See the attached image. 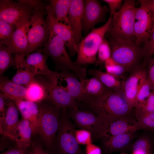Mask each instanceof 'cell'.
Instances as JSON below:
<instances>
[{
  "mask_svg": "<svg viewBox=\"0 0 154 154\" xmlns=\"http://www.w3.org/2000/svg\"><path fill=\"white\" fill-rule=\"evenodd\" d=\"M143 129L136 119L131 116L120 118L106 126L99 135L98 139L106 137L135 132Z\"/></svg>",
  "mask_w": 154,
  "mask_h": 154,
  "instance_id": "obj_17",
  "label": "cell"
},
{
  "mask_svg": "<svg viewBox=\"0 0 154 154\" xmlns=\"http://www.w3.org/2000/svg\"><path fill=\"white\" fill-rule=\"evenodd\" d=\"M120 154H125V153H121Z\"/></svg>",
  "mask_w": 154,
  "mask_h": 154,
  "instance_id": "obj_48",
  "label": "cell"
},
{
  "mask_svg": "<svg viewBox=\"0 0 154 154\" xmlns=\"http://www.w3.org/2000/svg\"><path fill=\"white\" fill-rule=\"evenodd\" d=\"M136 119L143 129L154 131V113H147L135 110Z\"/></svg>",
  "mask_w": 154,
  "mask_h": 154,
  "instance_id": "obj_34",
  "label": "cell"
},
{
  "mask_svg": "<svg viewBox=\"0 0 154 154\" xmlns=\"http://www.w3.org/2000/svg\"><path fill=\"white\" fill-rule=\"evenodd\" d=\"M86 105L101 119L104 129L120 118L131 116L133 109L121 94L110 89L100 96L94 97Z\"/></svg>",
  "mask_w": 154,
  "mask_h": 154,
  "instance_id": "obj_1",
  "label": "cell"
},
{
  "mask_svg": "<svg viewBox=\"0 0 154 154\" xmlns=\"http://www.w3.org/2000/svg\"><path fill=\"white\" fill-rule=\"evenodd\" d=\"M0 1V20L16 26L29 19L34 8L22 0Z\"/></svg>",
  "mask_w": 154,
  "mask_h": 154,
  "instance_id": "obj_10",
  "label": "cell"
},
{
  "mask_svg": "<svg viewBox=\"0 0 154 154\" xmlns=\"http://www.w3.org/2000/svg\"><path fill=\"white\" fill-rule=\"evenodd\" d=\"M5 99L0 95V131L3 127L5 113Z\"/></svg>",
  "mask_w": 154,
  "mask_h": 154,
  "instance_id": "obj_46",
  "label": "cell"
},
{
  "mask_svg": "<svg viewBox=\"0 0 154 154\" xmlns=\"http://www.w3.org/2000/svg\"><path fill=\"white\" fill-rule=\"evenodd\" d=\"M29 154H51L44 147L40 140L33 141Z\"/></svg>",
  "mask_w": 154,
  "mask_h": 154,
  "instance_id": "obj_42",
  "label": "cell"
},
{
  "mask_svg": "<svg viewBox=\"0 0 154 154\" xmlns=\"http://www.w3.org/2000/svg\"><path fill=\"white\" fill-rule=\"evenodd\" d=\"M143 57L146 60L151 58L154 54V29L148 41L142 48Z\"/></svg>",
  "mask_w": 154,
  "mask_h": 154,
  "instance_id": "obj_39",
  "label": "cell"
},
{
  "mask_svg": "<svg viewBox=\"0 0 154 154\" xmlns=\"http://www.w3.org/2000/svg\"><path fill=\"white\" fill-rule=\"evenodd\" d=\"M71 2V0H50L49 4L46 8L57 21L71 26L68 18Z\"/></svg>",
  "mask_w": 154,
  "mask_h": 154,
  "instance_id": "obj_26",
  "label": "cell"
},
{
  "mask_svg": "<svg viewBox=\"0 0 154 154\" xmlns=\"http://www.w3.org/2000/svg\"><path fill=\"white\" fill-rule=\"evenodd\" d=\"M16 28L15 25L0 20V43L10 40Z\"/></svg>",
  "mask_w": 154,
  "mask_h": 154,
  "instance_id": "obj_37",
  "label": "cell"
},
{
  "mask_svg": "<svg viewBox=\"0 0 154 154\" xmlns=\"http://www.w3.org/2000/svg\"><path fill=\"white\" fill-rule=\"evenodd\" d=\"M111 57L117 63L127 68L130 74L141 65L143 57L142 48L132 40L110 38Z\"/></svg>",
  "mask_w": 154,
  "mask_h": 154,
  "instance_id": "obj_7",
  "label": "cell"
},
{
  "mask_svg": "<svg viewBox=\"0 0 154 154\" xmlns=\"http://www.w3.org/2000/svg\"><path fill=\"white\" fill-rule=\"evenodd\" d=\"M146 61L125 78L123 82V97L128 103L135 109L137 94L141 83L146 77Z\"/></svg>",
  "mask_w": 154,
  "mask_h": 154,
  "instance_id": "obj_14",
  "label": "cell"
},
{
  "mask_svg": "<svg viewBox=\"0 0 154 154\" xmlns=\"http://www.w3.org/2000/svg\"><path fill=\"white\" fill-rule=\"evenodd\" d=\"M26 56L25 62L35 77L38 75H42L50 83H56L58 72L52 71L48 68L46 62L47 55L37 52L29 54Z\"/></svg>",
  "mask_w": 154,
  "mask_h": 154,
  "instance_id": "obj_16",
  "label": "cell"
},
{
  "mask_svg": "<svg viewBox=\"0 0 154 154\" xmlns=\"http://www.w3.org/2000/svg\"><path fill=\"white\" fill-rule=\"evenodd\" d=\"M147 60V69L146 70V77L149 82L152 91H154V57Z\"/></svg>",
  "mask_w": 154,
  "mask_h": 154,
  "instance_id": "obj_40",
  "label": "cell"
},
{
  "mask_svg": "<svg viewBox=\"0 0 154 154\" xmlns=\"http://www.w3.org/2000/svg\"><path fill=\"white\" fill-rule=\"evenodd\" d=\"M150 84L146 77L141 83L136 97L135 110H140L145 102L150 92Z\"/></svg>",
  "mask_w": 154,
  "mask_h": 154,
  "instance_id": "obj_31",
  "label": "cell"
},
{
  "mask_svg": "<svg viewBox=\"0 0 154 154\" xmlns=\"http://www.w3.org/2000/svg\"><path fill=\"white\" fill-rule=\"evenodd\" d=\"M88 74L99 79L108 88L120 93L123 92V82L121 79L106 72L95 69H90Z\"/></svg>",
  "mask_w": 154,
  "mask_h": 154,
  "instance_id": "obj_28",
  "label": "cell"
},
{
  "mask_svg": "<svg viewBox=\"0 0 154 154\" xmlns=\"http://www.w3.org/2000/svg\"><path fill=\"white\" fill-rule=\"evenodd\" d=\"M0 95L5 99L15 102L25 99L27 88L9 80L5 77H0Z\"/></svg>",
  "mask_w": 154,
  "mask_h": 154,
  "instance_id": "obj_24",
  "label": "cell"
},
{
  "mask_svg": "<svg viewBox=\"0 0 154 154\" xmlns=\"http://www.w3.org/2000/svg\"><path fill=\"white\" fill-rule=\"evenodd\" d=\"M30 18L16 26L15 31L10 40L0 43V44L6 46L11 53H15V56L23 58L25 57L24 54L28 44L27 28Z\"/></svg>",
  "mask_w": 154,
  "mask_h": 154,
  "instance_id": "obj_19",
  "label": "cell"
},
{
  "mask_svg": "<svg viewBox=\"0 0 154 154\" xmlns=\"http://www.w3.org/2000/svg\"><path fill=\"white\" fill-rule=\"evenodd\" d=\"M33 132L30 123L22 119L20 120L14 136L15 145L23 148H29L32 145Z\"/></svg>",
  "mask_w": 154,
  "mask_h": 154,
  "instance_id": "obj_25",
  "label": "cell"
},
{
  "mask_svg": "<svg viewBox=\"0 0 154 154\" xmlns=\"http://www.w3.org/2000/svg\"><path fill=\"white\" fill-rule=\"evenodd\" d=\"M151 145L149 139L142 137L136 141L133 145L132 154H151Z\"/></svg>",
  "mask_w": 154,
  "mask_h": 154,
  "instance_id": "obj_36",
  "label": "cell"
},
{
  "mask_svg": "<svg viewBox=\"0 0 154 154\" xmlns=\"http://www.w3.org/2000/svg\"><path fill=\"white\" fill-rule=\"evenodd\" d=\"M67 113L80 129L88 130L92 133V139L97 140L104 128L101 119L92 111L79 108L67 109Z\"/></svg>",
  "mask_w": 154,
  "mask_h": 154,
  "instance_id": "obj_11",
  "label": "cell"
},
{
  "mask_svg": "<svg viewBox=\"0 0 154 154\" xmlns=\"http://www.w3.org/2000/svg\"><path fill=\"white\" fill-rule=\"evenodd\" d=\"M136 8L134 1H124L119 10L112 17L108 32L110 38L135 40L134 25Z\"/></svg>",
  "mask_w": 154,
  "mask_h": 154,
  "instance_id": "obj_6",
  "label": "cell"
},
{
  "mask_svg": "<svg viewBox=\"0 0 154 154\" xmlns=\"http://www.w3.org/2000/svg\"><path fill=\"white\" fill-rule=\"evenodd\" d=\"M31 147L23 148L13 146L2 152L1 154H29Z\"/></svg>",
  "mask_w": 154,
  "mask_h": 154,
  "instance_id": "obj_43",
  "label": "cell"
},
{
  "mask_svg": "<svg viewBox=\"0 0 154 154\" xmlns=\"http://www.w3.org/2000/svg\"><path fill=\"white\" fill-rule=\"evenodd\" d=\"M98 58L96 65L104 64V62L111 57V49L110 43L106 39L104 38L98 50Z\"/></svg>",
  "mask_w": 154,
  "mask_h": 154,
  "instance_id": "obj_35",
  "label": "cell"
},
{
  "mask_svg": "<svg viewBox=\"0 0 154 154\" xmlns=\"http://www.w3.org/2000/svg\"><path fill=\"white\" fill-rule=\"evenodd\" d=\"M75 135L77 141L79 145H86L92 143V134L88 130L81 129H76Z\"/></svg>",
  "mask_w": 154,
  "mask_h": 154,
  "instance_id": "obj_38",
  "label": "cell"
},
{
  "mask_svg": "<svg viewBox=\"0 0 154 154\" xmlns=\"http://www.w3.org/2000/svg\"><path fill=\"white\" fill-rule=\"evenodd\" d=\"M142 112L154 113V91H151L144 104L139 110Z\"/></svg>",
  "mask_w": 154,
  "mask_h": 154,
  "instance_id": "obj_41",
  "label": "cell"
},
{
  "mask_svg": "<svg viewBox=\"0 0 154 154\" xmlns=\"http://www.w3.org/2000/svg\"><path fill=\"white\" fill-rule=\"evenodd\" d=\"M84 1L71 0L68 18L74 35L77 45L82 39V20Z\"/></svg>",
  "mask_w": 154,
  "mask_h": 154,
  "instance_id": "obj_22",
  "label": "cell"
},
{
  "mask_svg": "<svg viewBox=\"0 0 154 154\" xmlns=\"http://www.w3.org/2000/svg\"><path fill=\"white\" fill-rule=\"evenodd\" d=\"M37 79L45 87L47 93V100L62 109H70L79 108L81 103L71 97L60 86L52 83L46 79L41 77Z\"/></svg>",
  "mask_w": 154,
  "mask_h": 154,
  "instance_id": "obj_12",
  "label": "cell"
},
{
  "mask_svg": "<svg viewBox=\"0 0 154 154\" xmlns=\"http://www.w3.org/2000/svg\"><path fill=\"white\" fill-rule=\"evenodd\" d=\"M82 20V31L86 33L104 19L108 9L96 0H84Z\"/></svg>",
  "mask_w": 154,
  "mask_h": 154,
  "instance_id": "obj_13",
  "label": "cell"
},
{
  "mask_svg": "<svg viewBox=\"0 0 154 154\" xmlns=\"http://www.w3.org/2000/svg\"><path fill=\"white\" fill-rule=\"evenodd\" d=\"M25 100L38 104L47 100V95L44 86L37 79L26 87Z\"/></svg>",
  "mask_w": 154,
  "mask_h": 154,
  "instance_id": "obj_29",
  "label": "cell"
},
{
  "mask_svg": "<svg viewBox=\"0 0 154 154\" xmlns=\"http://www.w3.org/2000/svg\"><path fill=\"white\" fill-rule=\"evenodd\" d=\"M14 60L17 71L11 80L26 87L36 79L32 73L24 58H15Z\"/></svg>",
  "mask_w": 154,
  "mask_h": 154,
  "instance_id": "obj_27",
  "label": "cell"
},
{
  "mask_svg": "<svg viewBox=\"0 0 154 154\" xmlns=\"http://www.w3.org/2000/svg\"><path fill=\"white\" fill-rule=\"evenodd\" d=\"M11 53L5 45L0 44V75L2 76L5 71L14 63Z\"/></svg>",
  "mask_w": 154,
  "mask_h": 154,
  "instance_id": "obj_33",
  "label": "cell"
},
{
  "mask_svg": "<svg viewBox=\"0 0 154 154\" xmlns=\"http://www.w3.org/2000/svg\"><path fill=\"white\" fill-rule=\"evenodd\" d=\"M80 81L83 92L94 97L100 96L109 89L95 76L85 78Z\"/></svg>",
  "mask_w": 154,
  "mask_h": 154,
  "instance_id": "obj_30",
  "label": "cell"
},
{
  "mask_svg": "<svg viewBox=\"0 0 154 154\" xmlns=\"http://www.w3.org/2000/svg\"><path fill=\"white\" fill-rule=\"evenodd\" d=\"M38 104L39 108L38 134L44 147L51 153L62 109L47 100Z\"/></svg>",
  "mask_w": 154,
  "mask_h": 154,
  "instance_id": "obj_2",
  "label": "cell"
},
{
  "mask_svg": "<svg viewBox=\"0 0 154 154\" xmlns=\"http://www.w3.org/2000/svg\"><path fill=\"white\" fill-rule=\"evenodd\" d=\"M6 100L5 115L0 133L3 136H7L14 141L16 130L20 121L19 119V110L14 101Z\"/></svg>",
  "mask_w": 154,
  "mask_h": 154,
  "instance_id": "obj_20",
  "label": "cell"
},
{
  "mask_svg": "<svg viewBox=\"0 0 154 154\" xmlns=\"http://www.w3.org/2000/svg\"><path fill=\"white\" fill-rule=\"evenodd\" d=\"M140 6L136 8L134 25L135 42L138 45L145 43L154 29V12L146 0H139Z\"/></svg>",
  "mask_w": 154,
  "mask_h": 154,
  "instance_id": "obj_9",
  "label": "cell"
},
{
  "mask_svg": "<svg viewBox=\"0 0 154 154\" xmlns=\"http://www.w3.org/2000/svg\"><path fill=\"white\" fill-rule=\"evenodd\" d=\"M134 133H129L101 138L103 154H110L126 148L133 139Z\"/></svg>",
  "mask_w": 154,
  "mask_h": 154,
  "instance_id": "obj_23",
  "label": "cell"
},
{
  "mask_svg": "<svg viewBox=\"0 0 154 154\" xmlns=\"http://www.w3.org/2000/svg\"><path fill=\"white\" fill-rule=\"evenodd\" d=\"M46 6L44 5L34 9L27 28L28 44L25 57L39 48L44 47L48 40L49 20L48 16L45 19L44 17L45 13H47Z\"/></svg>",
  "mask_w": 154,
  "mask_h": 154,
  "instance_id": "obj_4",
  "label": "cell"
},
{
  "mask_svg": "<svg viewBox=\"0 0 154 154\" xmlns=\"http://www.w3.org/2000/svg\"><path fill=\"white\" fill-rule=\"evenodd\" d=\"M84 152L85 154H102L101 148L92 143L86 145Z\"/></svg>",
  "mask_w": 154,
  "mask_h": 154,
  "instance_id": "obj_45",
  "label": "cell"
},
{
  "mask_svg": "<svg viewBox=\"0 0 154 154\" xmlns=\"http://www.w3.org/2000/svg\"><path fill=\"white\" fill-rule=\"evenodd\" d=\"M103 1L108 5L111 16H112L116 12V11L117 9L121 8L123 1L121 0H103Z\"/></svg>",
  "mask_w": 154,
  "mask_h": 154,
  "instance_id": "obj_44",
  "label": "cell"
},
{
  "mask_svg": "<svg viewBox=\"0 0 154 154\" xmlns=\"http://www.w3.org/2000/svg\"><path fill=\"white\" fill-rule=\"evenodd\" d=\"M49 25L54 32L63 40L71 56L78 51L77 46L71 26L57 21L50 11L46 8Z\"/></svg>",
  "mask_w": 154,
  "mask_h": 154,
  "instance_id": "obj_18",
  "label": "cell"
},
{
  "mask_svg": "<svg viewBox=\"0 0 154 154\" xmlns=\"http://www.w3.org/2000/svg\"><path fill=\"white\" fill-rule=\"evenodd\" d=\"M112 22L110 17L102 26L94 28L77 45V56L75 64L83 66L96 64L99 47L106 34L108 32Z\"/></svg>",
  "mask_w": 154,
  "mask_h": 154,
  "instance_id": "obj_5",
  "label": "cell"
},
{
  "mask_svg": "<svg viewBox=\"0 0 154 154\" xmlns=\"http://www.w3.org/2000/svg\"><path fill=\"white\" fill-rule=\"evenodd\" d=\"M78 78L73 73L70 72L68 70H64L58 72L57 81L65 82L66 86H58L65 90L78 102L80 103L81 102L86 105L94 97L83 92L80 82Z\"/></svg>",
  "mask_w": 154,
  "mask_h": 154,
  "instance_id": "obj_15",
  "label": "cell"
},
{
  "mask_svg": "<svg viewBox=\"0 0 154 154\" xmlns=\"http://www.w3.org/2000/svg\"><path fill=\"white\" fill-rule=\"evenodd\" d=\"M106 72L119 78L124 79L125 76L128 73H130L126 67L116 62L111 57L104 63Z\"/></svg>",
  "mask_w": 154,
  "mask_h": 154,
  "instance_id": "obj_32",
  "label": "cell"
},
{
  "mask_svg": "<svg viewBox=\"0 0 154 154\" xmlns=\"http://www.w3.org/2000/svg\"><path fill=\"white\" fill-rule=\"evenodd\" d=\"M50 36L47 43L42 48L37 50L38 52L50 56L57 69L62 71L71 70L80 81L86 78V68L77 65L72 61L64 41L54 32L50 26Z\"/></svg>",
  "mask_w": 154,
  "mask_h": 154,
  "instance_id": "obj_3",
  "label": "cell"
},
{
  "mask_svg": "<svg viewBox=\"0 0 154 154\" xmlns=\"http://www.w3.org/2000/svg\"><path fill=\"white\" fill-rule=\"evenodd\" d=\"M15 102L22 118L30 123L33 137L38 134L39 108L38 104L25 99Z\"/></svg>",
  "mask_w": 154,
  "mask_h": 154,
  "instance_id": "obj_21",
  "label": "cell"
},
{
  "mask_svg": "<svg viewBox=\"0 0 154 154\" xmlns=\"http://www.w3.org/2000/svg\"><path fill=\"white\" fill-rule=\"evenodd\" d=\"M74 125L67 115V109H62L51 154H85L75 138Z\"/></svg>",
  "mask_w": 154,
  "mask_h": 154,
  "instance_id": "obj_8",
  "label": "cell"
},
{
  "mask_svg": "<svg viewBox=\"0 0 154 154\" xmlns=\"http://www.w3.org/2000/svg\"><path fill=\"white\" fill-rule=\"evenodd\" d=\"M146 1L149 6L154 12V0H146Z\"/></svg>",
  "mask_w": 154,
  "mask_h": 154,
  "instance_id": "obj_47",
  "label": "cell"
}]
</instances>
